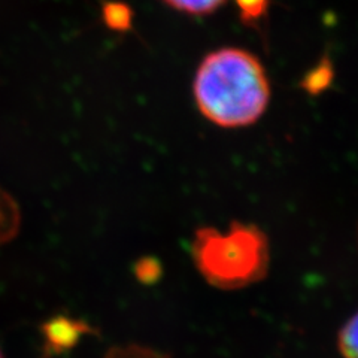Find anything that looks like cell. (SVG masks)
<instances>
[{"instance_id": "9c48e42d", "label": "cell", "mask_w": 358, "mask_h": 358, "mask_svg": "<svg viewBox=\"0 0 358 358\" xmlns=\"http://www.w3.org/2000/svg\"><path fill=\"white\" fill-rule=\"evenodd\" d=\"M234 2L239 8L242 21L246 24H255L266 15L271 0H234Z\"/></svg>"}, {"instance_id": "ba28073f", "label": "cell", "mask_w": 358, "mask_h": 358, "mask_svg": "<svg viewBox=\"0 0 358 358\" xmlns=\"http://www.w3.org/2000/svg\"><path fill=\"white\" fill-rule=\"evenodd\" d=\"M103 17L106 24L115 30H127L131 24V10L122 3H108Z\"/></svg>"}, {"instance_id": "5b68a950", "label": "cell", "mask_w": 358, "mask_h": 358, "mask_svg": "<svg viewBox=\"0 0 358 358\" xmlns=\"http://www.w3.org/2000/svg\"><path fill=\"white\" fill-rule=\"evenodd\" d=\"M333 80V66L326 59L320 62L313 69L305 76V80L301 81V87H303L308 93L318 94L326 90Z\"/></svg>"}, {"instance_id": "3957f363", "label": "cell", "mask_w": 358, "mask_h": 358, "mask_svg": "<svg viewBox=\"0 0 358 358\" xmlns=\"http://www.w3.org/2000/svg\"><path fill=\"white\" fill-rule=\"evenodd\" d=\"M20 214L15 201L0 189V243L9 241L18 230Z\"/></svg>"}, {"instance_id": "277c9868", "label": "cell", "mask_w": 358, "mask_h": 358, "mask_svg": "<svg viewBox=\"0 0 358 358\" xmlns=\"http://www.w3.org/2000/svg\"><path fill=\"white\" fill-rule=\"evenodd\" d=\"M338 348L343 358H358V310L339 330Z\"/></svg>"}, {"instance_id": "8992f818", "label": "cell", "mask_w": 358, "mask_h": 358, "mask_svg": "<svg viewBox=\"0 0 358 358\" xmlns=\"http://www.w3.org/2000/svg\"><path fill=\"white\" fill-rule=\"evenodd\" d=\"M171 8L179 10V13L189 15H208L226 2V0H163Z\"/></svg>"}, {"instance_id": "7a4b0ae2", "label": "cell", "mask_w": 358, "mask_h": 358, "mask_svg": "<svg viewBox=\"0 0 358 358\" xmlns=\"http://www.w3.org/2000/svg\"><path fill=\"white\" fill-rule=\"evenodd\" d=\"M192 259L205 281L233 291L259 284L271 267V243L255 224L233 221L226 231L200 227L192 242Z\"/></svg>"}, {"instance_id": "6da1fadb", "label": "cell", "mask_w": 358, "mask_h": 358, "mask_svg": "<svg viewBox=\"0 0 358 358\" xmlns=\"http://www.w3.org/2000/svg\"><path fill=\"white\" fill-rule=\"evenodd\" d=\"M200 114L222 129L248 127L271 102V84L260 60L241 48H221L201 60L193 81Z\"/></svg>"}, {"instance_id": "52a82bcc", "label": "cell", "mask_w": 358, "mask_h": 358, "mask_svg": "<svg viewBox=\"0 0 358 358\" xmlns=\"http://www.w3.org/2000/svg\"><path fill=\"white\" fill-rule=\"evenodd\" d=\"M105 358H172L162 351H157L150 346L142 345H126L115 346L108 351Z\"/></svg>"}, {"instance_id": "30bf717a", "label": "cell", "mask_w": 358, "mask_h": 358, "mask_svg": "<svg viewBox=\"0 0 358 358\" xmlns=\"http://www.w3.org/2000/svg\"><path fill=\"white\" fill-rule=\"evenodd\" d=\"M0 358H3V354H2V351H0Z\"/></svg>"}]
</instances>
